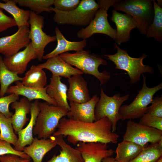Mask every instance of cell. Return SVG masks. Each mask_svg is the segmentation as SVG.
I'll list each match as a JSON object with an SVG mask.
<instances>
[{
    "label": "cell",
    "instance_id": "cell-12",
    "mask_svg": "<svg viewBox=\"0 0 162 162\" xmlns=\"http://www.w3.org/2000/svg\"><path fill=\"white\" fill-rule=\"evenodd\" d=\"M28 27L22 26L15 33L0 38V53L4 57L11 56L20 50L26 47L30 43Z\"/></svg>",
    "mask_w": 162,
    "mask_h": 162
},
{
    "label": "cell",
    "instance_id": "cell-44",
    "mask_svg": "<svg viewBox=\"0 0 162 162\" xmlns=\"http://www.w3.org/2000/svg\"><path fill=\"white\" fill-rule=\"evenodd\" d=\"M30 162H32L31 161H30Z\"/></svg>",
    "mask_w": 162,
    "mask_h": 162
},
{
    "label": "cell",
    "instance_id": "cell-16",
    "mask_svg": "<svg viewBox=\"0 0 162 162\" xmlns=\"http://www.w3.org/2000/svg\"><path fill=\"white\" fill-rule=\"evenodd\" d=\"M112 13L110 19L115 23L116 27L115 40L116 44L120 45L129 40L131 31L137 28V25L130 15L120 13L114 10H112Z\"/></svg>",
    "mask_w": 162,
    "mask_h": 162
},
{
    "label": "cell",
    "instance_id": "cell-40",
    "mask_svg": "<svg viewBox=\"0 0 162 162\" xmlns=\"http://www.w3.org/2000/svg\"><path fill=\"white\" fill-rule=\"evenodd\" d=\"M31 159H25L19 156L9 154L0 156V162H30Z\"/></svg>",
    "mask_w": 162,
    "mask_h": 162
},
{
    "label": "cell",
    "instance_id": "cell-33",
    "mask_svg": "<svg viewBox=\"0 0 162 162\" xmlns=\"http://www.w3.org/2000/svg\"><path fill=\"white\" fill-rule=\"evenodd\" d=\"M21 7H27L37 14L43 12L51 13L50 8L54 0H14Z\"/></svg>",
    "mask_w": 162,
    "mask_h": 162
},
{
    "label": "cell",
    "instance_id": "cell-37",
    "mask_svg": "<svg viewBox=\"0 0 162 162\" xmlns=\"http://www.w3.org/2000/svg\"><path fill=\"white\" fill-rule=\"evenodd\" d=\"M9 154H14L25 159H30V157L23 152L15 150L8 142L0 140V156Z\"/></svg>",
    "mask_w": 162,
    "mask_h": 162
},
{
    "label": "cell",
    "instance_id": "cell-41",
    "mask_svg": "<svg viewBox=\"0 0 162 162\" xmlns=\"http://www.w3.org/2000/svg\"><path fill=\"white\" fill-rule=\"evenodd\" d=\"M102 162H116L115 158L113 157H109L104 158Z\"/></svg>",
    "mask_w": 162,
    "mask_h": 162
},
{
    "label": "cell",
    "instance_id": "cell-17",
    "mask_svg": "<svg viewBox=\"0 0 162 162\" xmlns=\"http://www.w3.org/2000/svg\"><path fill=\"white\" fill-rule=\"evenodd\" d=\"M69 87L67 93V100L78 103L89 101L91 98L87 82L81 75H73L68 79Z\"/></svg>",
    "mask_w": 162,
    "mask_h": 162
},
{
    "label": "cell",
    "instance_id": "cell-36",
    "mask_svg": "<svg viewBox=\"0 0 162 162\" xmlns=\"http://www.w3.org/2000/svg\"><path fill=\"white\" fill-rule=\"evenodd\" d=\"M80 0H54L55 9L63 12H69L76 8L80 4Z\"/></svg>",
    "mask_w": 162,
    "mask_h": 162
},
{
    "label": "cell",
    "instance_id": "cell-14",
    "mask_svg": "<svg viewBox=\"0 0 162 162\" xmlns=\"http://www.w3.org/2000/svg\"><path fill=\"white\" fill-rule=\"evenodd\" d=\"M99 98L97 95L94 94L86 102L69 101L70 109L67 116L68 118L82 122H92L96 121L94 110Z\"/></svg>",
    "mask_w": 162,
    "mask_h": 162
},
{
    "label": "cell",
    "instance_id": "cell-7",
    "mask_svg": "<svg viewBox=\"0 0 162 162\" xmlns=\"http://www.w3.org/2000/svg\"><path fill=\"white\" fill-rule=\"evenodd\" d=\"M120 0H98L99 8L92 20L85 28H82L77 32L78 38L86 40L95 34L106 35L115 40L116 31L109 24L107 17V11L114 4Z\"/></svg>",
    "mask_w": 162,
    "mask_h": 162
},
{
    "label": "cell",
    "instance_id": "cell-15",
    "mask_svg": "<svg viewBox=\"0 0 162 162\" xmlns=\"http://www.w3.org/2000/svg\"><path fill=\"white\" fill-rule=\"evenodd\" d=\"M37 58V53L30 42L23 50L11 56L4 57L3 60L9 70L18 75L24 73L29 62Z\"/></svg>",
    "mask_w": 162,
    "mask_h": 162
},
{
    "label": "cell",
    "instance_id": "cell-35",
    "mask_svg": "<svg viewBox=\"0 0 162 162\" xmlns=\"http://www.w3.org/2000/svg\"><path fill=\"white\" fill-rule=\"evenodd\" d=\"M139 123L146 126L162 131V118L146 113L141 118Z\"/></svg>",
    "mask_w": 162,
    "mask_h": 162
},
{
    "label": "cell",
    "instance_id": "cell-34",
    "mask_svg": "<svg viewBox=\"0 0 162 162\" xmlns=\"http://www.w3.org/2000/svg\"><path fill=\"white\" fill-rule=\"evenodd\" d=\"M19 99V96L14 94H10L9 95L0 98V112L7 117H11L13 113L9 110V105L18 101Z\"/></svg>",
    "mask_w": 162,
    "mask_h": 162
},
{
    "label": "cell",
    "instance_id": "cell-18",
    "mask_svg": "<svg viewBox=\"0 0 162 162\" xmlns=\"http://www.w3.org/2000/svg\"><path fill=\"white\" fill-rule=\"evenodd\" d=\"M38 66L43 69L48 70L52 75L68 79L73 75L84 74L80 70L66 62L59 55L50 58L45 62Z\"/></svg>",
    "mask_w": 162,
    "mask_h": 162
},
{
    "label": "cell",
    "instance_id": "cell-30",
    "mask_svg": "<svg viewBox=\"0 0 162 162\" xmlns=\"http://www.w3.org/2000/svg\"><path fill=\"white\" fill-rule=\"evenodd\" d=\"M154 10L153 20L146 34L148 38H153L160 43L162 40V8L152 0Z\"/></svg>",
    "mask_w": 162,
    "mask_h": 162
},
{
    "label": "cell",
    "instance_id": "cell-24",
    "mask_svg": "<svg viewBox=\"0 0 162 162\" xmlns=\"http://www.w3.org/2000/svg\"><path fill=\"white\" fill-rule=\"evenodd\" d=\"M60 76L52 75L50 82L47 86V93L56 102V106L69 110L70 107L67 98V86L61 81Z\"/></svg>",
    "mask_w": 162,
    "mask_h": 162
},
{
    "label": "cell",
    "instance_id": "cell-13",
    "mask_svg": "<svg viewBox=\"0 0 162 162\" xmlns=\"http://www.w3.org/2000/svg\"><path fill=\"white\" fill-rule=\"evenodd\" d=\"M75 148L80 152L84 162H102L114 152L107 144L100 142H79Z\"/></svg>",
    "mask_w": 162,
    "mask_h": 162
},
{
    "label": "cell",
    "instance_id": "cell-9",
    "mask_svg": "<svg viewBox=\"0 0 162 162\" xmlns=\"http://www.w3.org/2000/svg\"><path fill=\"white\" fill-rule=\"evenodd\" d=\"M100 97L95 106L94 116L96 121L104 117L107 118L112 124V130L116 131L117 124L120 120L119 112L122 104L129 97L128 94L122 96L120 93L109 97L100 88Z\"/></svg>",
    "mask_w": 162,
    "mask_h": 162
},
{
    "label": "cell",
    "instance_id": "cell-21",
    "mask_svg": "<svg viewBox=\"0 0 162 162\" xmlns=\"http://www.w3.org/2000/svg\"><path fill=\"white\" fill-rule=\"evenodd\" d=\"M51 136L56 145L61 147V150L59 154H55L46 162H84L80 151L67 144L63 136Z\"/></svg>",
    "mask_w": 162,
    "mask_h": 162
},
{
    "label": "cell",
    "instance_id": "cell-20",
    "mask_svg": "<svg viewBox=\"0 0 162 162\" xmlns=\"http://www.w3.org/2000/svg\"><path fill=\"white\" fill-rule=\"evenodd\" d=\"M39 102L38 100H35L32 103L30 112L31 118L27 126L17 134V142L14 148L17 151L22 152L24 148L27 146L30 145L33 140V128L39 112Z\"/></svg>",
    "mask_w": 162,
    "mask_h": 162
},
{
    "label": "cell",
    "instance_id": "cell-5",
    "mask_svg": "<svg viewBox=\"0 0 162 162\" xmlns=\"http://www.w3.org/2000/svg\"><path fill=\"white\" fill-rule=\"evenodd\" d=\"M114 47L117 50L115 54L103 55L114 63L116 69L127 72L131 84H135L140 81L141 75L144 73H154L153 68L143 63V59L147 57L146 54H143L138 58H133L129 56L126 50L119 48L116 43Z\"/></svg>",
    "mask_w": 162,
    "mask_h": 162
},
{
    "label": "cell",
    "instance_id": "cell-28",
    "mask_svg": "<svg viewBox=\"0 0 162 162\" xmlns=\"http://www.w3.org/2000/svg\"><path fill=\"white\" fill-rule=\"evenodd\" d=\"M47 77L45 72L38 65H32L22 77V84L26 86L35 88L45 87Z\"/></svg>",
    "mask_w": 162,
    "mask_h": 162
},
{
    "label": "cell",
    "instance_id": "cell-27",
    "mask_svg": "<svg viewBox=\"0 0 162 162\" xmlns=\"http://www.w3.org/2000/svg\"><path fill=\"white\" fill-rule=\"evenodd\" d=\"M3 1L4 3L0 2V8L11 14L18 28L23 26L28 27L31 10H25L19 8L14 0Z\"/></svg>",
    "mask_w": 162,
    "mask_h": 162
},
{
    "label": "cell",
    "instance_id": "cell-19",
    "mask_svg": "<svg viewBox=\"0 0 162 162\" xmlns=\"http://www.w3.org/2000/svg\"><path fill=\"white\" fill-rule=\"evenodd\" d=\"M15 83V85L10 86L8 87L6 93L22 95L31 101L34 100L42 99L50 104L57 106L55 101L47 94V86L43 88H35L25 86L20 81Z\"/></svg>",
    "mask_w": 162,
    "mask_h": 162
},
{
    "label": "cell",
    "instance_id": "cell-4",
    "mask_svg": "<svg viewBox=\"0 0 162 162\" xmlns=\"http://www.w3.org/2000/svg\"><path fill=\"white\" fill-rule=\"evenodd\" d=\"M39 112L33 134L39 139L49 138L56 130L60 120L67 116L68 110L46 102H39Z\"/></svg>",
    "mask_w": 162,
    "mask_h": 162
},
{
    "label": "cell",
    "instance_id": "cell-23",
    "mask_svg": "<svg viewBox=\"0 0 162 162\" xmlns=\"http://www.w3.org/2000/svg\"><path fill=\"white\" fill-rule=\"evenodd\" d=\"M57 45L56 48L44 56L43 59H47L68 51L76 52L83 50L87 44V40H82L79 41H71L66 39L58 27L55 29Z\"/></svg>",
    "mask_w": 162,
    "mask_h": 162
},
{
    "label": "cell",
    "instance_id": "cell-10",
    "mask_svg": "<svg viewBox=\"0 0 162 162\" xmlns=\"http://www.w3.org/2000/svg\"><path fill=\"white\" fill-rule=\"evenodd\" d=\"M30 28L28 37L33 48L36 51L38 60L43 59L46 46L49 43L56 40L55 36L47 34L43 30L44 27V17L31 11L29 20Z\"/></svg>",
    "mask_w": 162,
    "mask_h": 162
},
{
    "label": "cell",
    "instance_id": "cell-39",
    "mask_svg": "<svg viewBox=\"0 0 162 162\" xmlns=\"http://www.w3.org/2000/svg\"><path fill=\"white\" fill-rule=\"evenodd\" d=\"M16 26L14 19L4 14L2 9L0 8V33Z\"/></svg>",
    "mask_w": 162,
    "mask_h": 162
},
{
    "label": "cell",
    "instance_id": "cell-2",
    "mask_svg": "<svg viewBox=\"0 0 162 162\" xmlns=\"http://www.w3.org/2000/svg\"><path fill=\"white\" fill-rule=\"evenodd\" d=\"M68 63L75 66L83 74L92 75L97 78L100 85L106 84L111 78L110 72L106 70L100 72L98 67L107 64V62L99 56L83 50L74 53L66 52L59 55Z\"/></svg>",
    "mask_w": 162,
    "mask_h": 162
},
{
    "label": "cell",
    "instance_id": "cell-26",
    "mask_svg": "<svg viewBox=\"0 0 162 162\" xmlns=\"http://www.w3.org/2000/svg\"><path fill=\"white\" fill-rule=\"evenodd\" d=\"M145 146L132 142L123 140L118 144L116 148L115 159L118 162H129L135 158Z\"/></svg>",
    "mask_w": 162,
    "mask_h": 162
},
{
    "label": "cell",
    "instance_id": "cell-42",
    "mask_svg": "<svg viewBox=\"0 0 162 162\" xmlns=\"http://www.w3.org/2000/svg\"><path fill=\"white\" fill-rule=\"evenodd\" d=\"M158 2L157 4L161 7L162 6V0H157Z\"/></svg>",
    "mask_w": 162,
    "mask_h": 162
},
{
    "label": "cell",
    "instance_id": "cell-22",
    "mask_svg": "<svg viewBox=\"0 0 162 162\" xmlns=\"http://www.w3.org/2000/svg\"><path fill=\"white\" fill-rule=\"evenodd\" d=\"M57 145L51 136L49 138H34L32 143L23 151L33 160V162H42L44 155Z\"/></svg>",
    "mask_w": 162,
    "mask_h": 162
},
{
    "label": "cell",
    "instance_id": "cell-32",
    "mask_svg": "<svg viewBox=\"0 0 162 162\" xmlns=\"http://www.w3.org/2000/svg\"><path fill=\"white\" fill-rule=\"evenodd\" d=\"M0 140L5 141L14 146L18 140V137L13 128L11 117H7L1 112Z\"/></svg>",
    "mask_w": 162,
    "mask_h": 162
},
{
    "label": "cell",
    "instance_id": "cell-38",
    "mask_svg": "<svg viewBox=\"0 0 162 162\" xmlns=\"http://www.w3.org/2000/svg\"><path fill=\"white\" fill-rule=\"evenodd\" d=\"M151 105L148 107L147 112L158 117L162 118V96L153 98ZM146 112V113H147Z\"/></svg>",
    "mask_w": 162,
    "mask_h": 162
},
{
    "label": "cell",
    "instance_id": "cell-1",
    "mask_svg": "<svg viewBox=\"0 0 162 162\" xmlns=\"http://www.w3.org/2000/svg\"><path fill=\"white\" fill-rule=\"evenodd\" d=\"M57 129L52 136L67 137L68 142L74 145L79 142L116 144L119 137L112 131V124L106 117L87 122L64 117L60 120Z\"/></svg>",
    "mask_w": 162,
    "mask_h": 162
},
{
    "label": "cell",
    "instance_id": "cell-45",
    "mask_svg": "<svg viewBox=\"0 0 162 162\" xmlns=\"http://www.w3.org/2000/svg\"><path fill=\"white\" fill-rule=\"evenodd\" d=\"M116 162H117V161H116Z\"/></svg>",
    "mask_w": 162,
    "mask_h": 162
},
{
    "label": "cell",
    "instance_id": "cell-25",
    "mask_svg": "<svg viewBox=\"0 0 162 162\" xmlns=\"http://www.w3.org/2000/svg\"><path fill=\"white\" fill-rule=\"evenodd\" d=\"M32 103L31 101L24 97L19 101L12 104L11 107L15 110V112L11 118L13 128L16 134L23 128L29 120L27 115L30 112Z\"/></svg>",
    "mask_w": 162,
    "mask_h": 162
},
{
    "label": "cell",
    "instance_id": "cell-8",
    "mask_svg": "<svg viewBox=\"0 0 162 162\" xmlns=\"http://www.w3.org/2000/svg\"><path fill=\"white\" fill-rule=\"evenodd\" d=\"M142 75L143 84L142 88L130 104L123 105L120 108L119 114L122 122L140 118L147 112L148 106L151 103L154 94L162 88V82L152 88L148 87L146 77L143 74Z\"/></svg>",
    "mask_w": 162,
    "mask_h": 162
},
{
    "label": "cell",
    "instance_id": "cell-3",
    "mask_svg": "<svg viewBox=\"0 0 162 162\" xmlns=\"http://www.w3.org/2000/svg\"><path fill=\"white\" fill-rule=\"evenodd\" d=\"M112 6L116 11H122L130 15L136 22L140 33L146 34L154 17L152 0H120Z\"/></svg>",
    "mask_w": 162,
    "mask_h": 162
},
{
    "label": "cell",
    "instance_id": "cell-31",
    "mask_svg": "<svg viewBox=\"0 0 162 162\" xmlns=\"http://www.w3.org/2000/svg\"><path fill=\"white\" fill-rule=\"evenodd\" d=\"M22 77L7 68L3 58L0 56V98L4 96L11 84L16 81H22Z\"/></svg>",
    "mask_w": 162,
    "mask_h": 162
},
{
    "label": "cell",
    "instance_id": "cell-29",
    "mask_svg": "<svg viewBox=\"0 0 162 162\" xmlns=\"http://www.w3.org/2000/svg\"><path fill=\"white\" fill-rule=\"evenodd\" d=\"M162 155V139L145 146L140 154L129 162H156Z\"/></svg>",
    "mask_w": 162,
    "mask_h": 162
},
{
    "label": "cell",
    "instance_id": "cell-11",
    "mask_svg": "<svg viewBox=\"0 0 162 162\" xmlns=\"http://www.w3.org/2000/svg\"><path fill=\"white\" fill-rule=\"evenodd\" d=\"M161 139L162 131L129 120L127 123L123 140L132 142L145 146L148 142L157 143Z\"/></svg>",
    "mask_w": 162,
    "mask_h": 162
},
{
    "label": "cell",
    "instance_id": "cell-6",
    "mask_svg": "<svg viewBox=\"0 0 162 162\" xmlns=\"http://www.w3.org/2000/svg\"><path fill=\"white\" fill-rule=\"evenodd\" d=\"M99 8V4L94 0H82L76 8L70 11H60L52 7L50 10L55 13L53 20L58 25L87 26L94 18Z\"/></svg>",
    "mask_w": 162,
    "mask_h": 162
},
{
    "label": "cell",
    "instance_id": "cell-43",
    "mask_svg": "<svg viewBox=\"0 0 162 162\" xmlns=\"http://www.w3.org/2000/svg\"><path fill=\"white\" fill-rule=\"evenodd\" d=\"M156 162H162V157L160 158Z\"/></svg>",
    "mask_w": 162,
    "mask_h": 162
}]
</instances>
